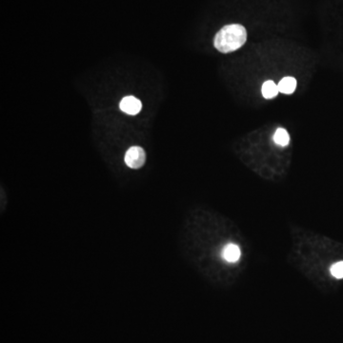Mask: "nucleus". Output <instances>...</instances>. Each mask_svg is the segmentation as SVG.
Segmentation results:
<instances>
[{"mask_svg":"<svg viewBox=\"0 0 343 343\" xmlns=\"http://www.w3.org/2000/svg\"><path fill=\"white\" fill-rule=\"evenodd\" d=\"M146 159L145 151L139 146H132L125 153V163L132 169H139Z\"/></svg>","mask_w":343,"mask_h":343,"instance_id":"2","label":"nucleus"},{"mask_svg":"<svg viewBox=\"0 0 343 343\" xmlns=\"http://www.w3.org/2000/svg\"><path fill=\"white\" fill-rule=\"evenodd\" d=\"M261 93H262V95L264 96V98L272 99V98L276 97L279 93L278 85H276V83L272 80H267L262 85Z\"/></svg>","mask_w":343,"mask_h":343,"instance_id":"6","label":"nucleus"},{"mask_svg":"<svg viewBox=\"0 0 343 343\" xmlns=\"http://www.w3.org/2000/svg\"><path fill=\"white\" fill-rule=\"evenodd\" d=\"M273 139H274V142L276 143V145L281 146V147H285V146H288V144L290 142V135L285 129L278 128V129H276Z\"/></svg>","mask_w":343,"mask_h":343,"instance_id":"7","label":"nucleus"},{"mask_svg":"<svg viewBox=\"0 0 343 343\" xmlns=\"http://www.w3.org/2000/svg\"><path fill=\"white\" fill-rule=\"evenodd\" d=\"M331 275L334 276L335 278H343V261H338L332 265L330 269Z\"/></svg>","mask_w":343,"mask_h":343,"instance_id":"8","label":"nucleus"},{"mask_svg":"<svg viewBox=\"0 0 343 343\" xmlns=\"http://www.w3.org/2000/svg\"><path fill=\"white\" fill-rule=\"evenodd\" d=\"M247 40V31L240 24L226 25L214 39L216 49L222 54H229L242 47Z\"/></svg>","mask_w":343,"mask_h":343,"instance_id":"1","label":"nucleus"},{"mask_svg":"<svg viewBox=\"0 0 343 343\" xmlns=\"http://www.w3.org/2000/svg\"><path fill=\"white\" fill-rule=\"evenodd\" d=\"M295 88H296V80L295 77H292V76L283 77L278 83L279 93H282L285 95L293 94L295 92Z\"/></svg>","mask_w":343,"mask_h":343,"instance_id":"5","label":"nucleus"},{"mask_svg":"<svg viewBox=\"0 0 343 343\" xmlns=\"http://www.w3.org/2000/svg\"><path fill=\"white\" fill-rule=\"evenodd\" d=\"M221 257L229 263H235L241 257L240 248L237 244L228 243L221 250Z\"/></svg>","mask_w":343,"mask_h":343,"instance_id":"4","label":"nucleus"},{"mask_svg":"<svg viewBox=\"0 0 343 343\" xmlns=\"http://www.w3.org/2000/svg\"><path fill=\"white\" fill-rule=\"evenodd\" d=\"M119 108L125 114L135 115L141 111L142 104L138 98L129 95L122 98L119 103Z\"/></svg>","mask_w":343,"mask_h":343,"instance_id":"3","label":"nucleus"}]
</instances>
